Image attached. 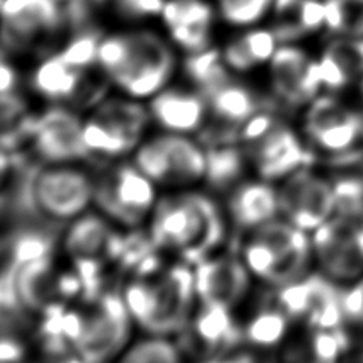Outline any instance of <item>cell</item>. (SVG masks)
I'll use <instances>...</instances> for the list:
<instances>
[{
	"label": "cell",
	"mask_w": 363,
	"mask_h": 363,
	"mask_svg": "<svg viewBox=\"0 0 363 363\" xmlns=\"http://www.w3.org/2000/svg\"><path fill=\"white\" fill-rule=\"evenodd\" d=\"M216 15L234 29L258 26L272 13L274 0H215Z\"/></svg>",
	"instance_id": "1f68e13d"
},
{
	"label": "cell",
	"mask_w": 363,
	"mask_h": 363,
	"mask_svg": "<svg viewBox=\"0 0 363 363\" xmlns=\"http://www.w3.org/2000/svg\"><path fill=\"white\" fill-rule=\"evenodd\" d=\"M62 23L58 0H5L0 9V47L9 56L33 52Z\"/></svg>",
	"instance_id": "ac0fdd59"
},
{
	"label": "cell",
	"mask_w": 363,
	"mask_h": 363,
	"mask_svg": "<svg viewBox=\"0 0 363 363\" xmlns=\"http://www.w3.org/2000/svg\"><path fill=\"white\" fill-rule=\"evenodd\" d=\"M243 346L262 354H277L298 327L272 299L271 290L256 288L252 301L240 312Z\"/></svg>",
	"instance_id": "7402d4cb"
},
{
	"label": "cell",
	"mask_w": 363,
	"mask_h": 363,
	"mask_svg": "<svg viewBox=\"0 0 363 363\" xmlns=\"http://www.w3.org/2000/svg\"><path fill=\"white\" fill-rule=\"evenodd\" d=\"M194 272L200 303H220L242 312L258 288L233 248H224L197 262Z\"/></svg>",
	"instance_id": "d6986e66"
},
{
	"label": "cell",
	"mask_w": 363,
	"mask_h": 363,
	"mask_svg": "<svg viewBox=\"0 0 363 363\" xmlns=\"http://www.w3.org/2000/svg\"><path fill=\"white\" fill-rule=\"evenodd\" d=\"M355 91H357V99H359L360 104L363 106V79H362V82L359 84V86L355 89Z\"/></svg>",
	"instance_id": "60d3db41"
},
{
	"label": "cell",
	"mask_w": 363,
	"mask_h": 363,
	"mask_svg": "<svg viewBox=\"0 0 363 363\" xmlns=\"http://www.w3.org/2000/svg\"><path fill=\"white\" fill-rule=\"evenodd\" d=\"M239 255L258 286L277 288L315 269L311 234L284 218L235 237L229 247Z\"/></svg>",
	"instance_id": "277c9868"
},
{
	"label": "cell",
	"mask_w": 363,
	"mask_h": 363,
	"mask_svg": "<svg viewBox=\"0 0 363 363\" xmlns=\"http://www.w3.org/2000/svg\"><path fill=\"white\" fill-rule=\"evenodd\" d=\"M242 147L252 174L275 184L299 168L318 164L293 117H284L266 136Z\"/></svg>",
	"instance_id": "2e32d148"
},
{
	"label": "cell",
	"mask_w": 363,
	"mask_h": 363,
	"mask_svg": "<svg viewBox=\"0 0 363 363\" xmlns=\"http://www.w3.org/2000/svg\"><path fill=\"white\" fill-rule=\"evenodd\" d=\"M85 112L67 104H39L29 123L26 154L37 165L89 164L82 128Z\"/></svg>",
	"instance_id": "30bf717a"
},
{
	"label": "cell",
	"mask_w": 363,
	"mask_h": 363,
	"mask_svg": "<svg viewBox=\"0 0 363 363\" xmlns=\"http://www.w3.org/2000/svg\"><path fill=\"white\" fill-rule=\"evenodd\" d=\"M144 229L160 253L191 266L228 248L233 235L223 200L205 187L165 191Z\"/></svg>",
	"instance_id": "6da1fadb"
},
{
	"label": "cell",
	"mask_w": 363,
	"mask_h": 363,
	"mask_svg": "<svg viewBox=\"0 0 363 363\" xmlns=\"http://www.w3.org/2000/svg\"><path fill=\"white\" fill-rule=\"evenodd\" d=\"M184 82L196 86L205 98L221 84L234 76L223 60L221 47L213 45L202 52L184 55L179 67Z\"/></svg>",
	"instance_id": "83f0119b"
},
{
	"label": "cell",
	"mask_w": 363,
	"mask_h": 363,
	"mask_svg": "<svg viewBox=\"0 0 363 363\" xmlns=\"http://www.w3.org/2000/svg\"><path fill=\"white\" fill-rule=\"evenodd\" d=\"M189 360L221 355L243 347L240 312L220 303H200L187 328L177 336Z\"/></svg>",
	"instance_id": "e0dca14e"
},
{
	"label": "cell",
	"mask_w": 363,
	"mask_h": 363,
	"mask_svg": "<svg viewBox=\"0 0 363 363\" xmlns=\"http://www.w3.org/2000/svg\"><path fill=\"white\" fill-rule=\"evenodd\" d=\"M170 39L143 29L131 33V52L127 62L108 82L118 95L147 103L179 76L181 61Z\"/></svg>",
	"instance_id": "9c48e42d"
},
{
	"label": "cell",
	"mask_w": 363,
	"mask_h": 363,
	"mask_svg": "<svg viewBox=\"0 0 363 363\" xmlns=\"http://www.w3.org/2000/svg\"><path fill=\"white\" fill-rule=\"evenodd\" d=\"M211 121L239 128L264 108H277L264 86L250 84L248 77L233 76L206 95ZM280 111V109H279ZM281 112V111H280Z\"/></svg>",
	"instance_id": "cb8c5ba5"
},
{
	"label": "cell",
	"mask_w": 363,
	"mask_h": 363,
	"mask_svg": "<svg viewBox=\"0 0 363 363\" xmlns=\"http://www.w3.org/2000/svg\"><path fill=\"white\" fill-rule=\"evenodd\" d=\"M299 26H301L304 37L327 30V5H325V0H301Z\"/></svg>",
	"instance_id": "e575fe53"
},
{
	"label": "cell",
	"mask_w": 363,
	"mask_h": 363,
	"mask_svg": "<svg viewBox=\"0 0 363 363\" xmlns=\"http://www.w3.org/2000/svg\"><path fill=\"white\" fill-rule=\"evenodd\" d=\"M4 2H5V0H0V9H2V5H4Z\"/></svg>",
	"instance_id": "ee69618b"
},
{
	"label": "cell",
	"mask_w": 363,
	"mask_h": 363,
	"mask_svg": "<svg viewBox=\"0 0 363 363\" xmlns=\"http://www.w3.org/2000/svg\"><path fill=\"white\" fill-rule=\"evenodd\" d=\"M216 10L208 0H165L160 13L165 29H213Z\"/></svg>",
	"instance_id": "f546056e"
},
{
	"label": "cell",
	"mask_w": 363,
	"mask_h": 363,
	"mask_svg": "<svg viewBox=\"0 0 363 363\" xmlns=\"http://www.w3.org/2000/svg\"><path fill=\"white\" fill-rule=\"evenodd\" d=\"M208 165L203 187L218 197H223L243 178L252 174L247 154L239 143L205 146Z\"/></svg>",
	"instance_id": "4316f807"
},
{
	"label": "cell",
	"mask_w": 363,
	"mask_h": 363,
	"mask_svg": "<svg viewBox=\"0 0 363 363\" xmlns=\"http://www.w3.org/2000/svg\"><path fill=\"white\" fill-rule=\"evenodd\" d=\"M93 2H96V4H104V2H108V0H93Z\"/></svg>",
	"instance_id": "b9f144b4"
},
{
	"label": "cell",
	"mask_w": 363,
	"mask_h": 363,
	"mask_svg": "<svg viewBox=\"0 0 363 363\" xmlns=\"http://www.w3.org/2000/svg\"><path fill=\"white\" fill-rule=\"evenodd\" d=\"M136 335L117 284L85 306V328L74 352L86 363H114Z\"/></svg>",
	"instance_id": "8fae6325"
},
{
	"label": "cell",
	"mask_w": 363,
	"mask_h": 363,
	"mask_svg": "<svg viewBox=\"0 0 363 363\" xmlns=\"http://www.w3.org/2000/svg\"><path fill=\"white\" fill-rule=\"evenodd\" d=\"M130 159L164 192L203 187L208 157L197 136L152 130Z\"/></svg>",
	"instance_id": "52a82bcc"
},
{
	"label": "cell",
	"mask_w": 363,
	"mask_h": 363,
	"mask_svg": "<svg viewBox=\"0 0 363 363\" xmlns=\"http://www.w3.org/2000/svg\"><path fill=\"white\" fill-rule=\"evenodd\" d=\"M315 269L340 286L363 277V218L331 216L311 234Z\"/></svg>",
	"instance_id": "9a60e30c"
},
{
	"label": "cell",
	"mask_w": 363,
	"mask_h": 363,
	"mask_svg": "<svg viewBox=\"0 0 363 363\" xmlns=\"http://www.w3.org/2000/svg\"><path fill=\"white\" fill-rule=\"evenodd\" d=\"M118 229L98 210L86 211L61 229L60 256L66 262L104 259L111 264V245Z\"/></svg>",
	"instance_id": "603a6c76"
},
{
	"label": "cell",
	"mask_w": 363,
	"mask_h": 363,
	"mask_svg": "<svg viewBox=\"0 0 363 363\" xmlns=\"http://www.w3.org/2000/svg\"><path fill=\"white\" fill-rule=\"evenodd\" d=\"M269 290L275 304L290 315L298 328L327 330L344 327L342 286L325 277L317 269L304 277Z\"/></svg>",
	"instance_id": "7c38bea8"
},
{
	"label": "cell",
	"mask_w": 363,
	"mask_h": 363,
	"mask_svg": "<svg viewBox=\"0 0 363 363\" xmlns=\"http://www.w3.org/2000/svg\"><path fill=\"white\" fill-rule=\"evenodd\" d=\"M277 355L280 363H327L317 359L311 352L299 330H296L295 335L284 344V347L279 350Z\"/></svg>",
	"instance_id": "d590c367"
},
{
	"label": "cell",
	"mask_w": 363,
	"mask_h": 363,
	"mask_svg": "<svg viewBox=\"0 0 363 363\" xmlns=\"http://www.w3.org/2000/svg\"><path fill=\"white\" fill-rule=\"evenodd\" d=\"M264 71L266 91L288 117L296 118L299 111L323 91L317 56L298 42L280 43Z\"/></svg>",
	"instance_id": "4fadbf2b"
},
{
	"label": "cell",
	"mask_w": 363,
	"mask_h": 363,
	"mask_svg": "<svg viewBox=\"0 0 363 363\" xmlns=\"http://www.w3.org/2000/svg\"><path fill=\"white\" fill-rule=\"evenodd\" d=\"M116 4L122 15L141 20V18L160 16L165 0H116Z\"/></svg>",
	"instance_id": "8d00e7d4"
},
{
	"label": "cell",
	"mask_w": 363,
	"mask_h": 363,
	"mask_svg": "<svg viewBox=\"0 0 363 363\" xmlns=\"http://www.w3.org/2000/svg\"><path fill=\"white\" fill-rule=\"evenodd\" d=\"M146 106L152 130L164 133L199 136L211 118L203 93L184 80L173 82Z\"/></svg>",
	"instance_id": "ffe728a7"
},
{
	"label": "cell",
	"mask_w": 363,
	"mask_h": 363,
	"mask_svg": "<svg viewBox=\"0 0 363 363\" xmlns=\"http://www.w3.org/2000/svg\"><path fill=\"white\" fill-rule=\"evenodd\" d=\"M60 267L58 256H55L21 264L11 271V285L16 301L34 320L48 306L61 301L56 286Z\"/></svg>",
	"instance_id": "484cf974"
},
{
	"label": "cell",
	"mask_w": 363,
	"mask_h": 363,
	"mask_svg": "<svg viewBox=\"0 0 363 363\" xmlns=\"http://www.w3.org/2000/svg\"><path fill=\"white\" fill-rule=\"evenodd\" d=\"M280 216L312 234L336 213L333 179L320 164L308 165L277 183Z\"/></svg>",
	"instance_id": "5bb4252c"
},
{
	"label": "cell",
	"mask_w": 363,
	"mask_h": 363,
	"mask_svg": "<svg viewBox=\"0 0 363 363\" xmlns=\"http://www.w3.org/2000/svg\"><path fill=\"white\" fill-rule=\"evenodd\" d=\"M114 363H191L177 337L138 333Z\"/></svg>",
	"instance_id": "f1b7e54d"
},
{
	"label": "cell",
	"mask_w": 363,
	"mask_h": 363,
	"mask_svg": "<svg viewBox=\"0 0 363 363\" xmlns=\"http://www.w3.org/2000/svg\"><path fill=\"white\" fill-rule=\"evenodd\" d=\"M9 187L24 216L62 229L95 208L96 170L90 164L30 162L15 173Z\"/></svg>",
	"instance_id": "7a4b0ae2"
},
{
	"label": "cell",
	"mask_w": 363,
	"mask_h": 363,
	"mask_svg": "<svg viewBox=\"0 0 363 363\" xmlns=\"http://www.w3.org/2000/svg\"><path fill=\"white\" fill-rule=\"evenodd\" d=\"M280 43L272 26L258 24L240 30L220 47L223 60L234 76L252 77L256 72L264 71Z\"/></svg>",
	"instance_id": "d4e9b609"
},
{
	"label": "cell",
	"mask_w": 363,
	"mask_h": 363,
	"mask_svg": "<svg viewBox=\"0 0 363 363\" xmlns=\"http://www.w3.org/2000/svg\"><path fill=\"white\" fill-rule=\"evenodd\" d=\"M296 123L323 167L344 165L363 155V106L357 98L322 91L299 111Z\"/></svg>",
	"instance_id": "5b68a950"
},
{
	"label": "cell",
	"mask_w": 363,
	"mask_h": 363,
	"mask_svg": "<svg viewBox=\"0 0 363 363\" xmlns=\"http://www.w3.org/2000/svg\"><path fill=\"white\" fill-rule=\"evenodd\" d=\"M151 131L146 103L112 91L95 108L85 112L82 140L89 164L101 167L130 159Z\"/></svg>",
	"instance_id": "8992f818"
},
{
	"label": "cell",
	"mask_w": 363,
	"mask_h": 363,
	"mask_svg": "<svg viewBox=\"0 0 363 363\" xmlns=\"http://www.w3.org/2000/svg\"><path fill=\"white\" fill-rule=\"evenodd\" d=\"M221 200L233 234L230 240L280 218L277 184L255 174L243 178Z\"/></svg>",
	"instance_id": "44dd1931"
},
{
	"label": "cell",
	"mask_w": 363,
	"mask_h": 363,
	"mask_svg": "<svg viewBox=\"0 0 363 363\" xmlns=\"http://www.w3.org/2000/svg\"><path fill=\"white\" fill-rule=\"evenodd\" d=\"M259 355L261 352H256V350L243 346L233 350V352L205 357V359L192 360L191 363H258Z\"/></svg>",
	"instance_id": "f35d334b"
},
{
	"label": "cell",
	"mask_w": 363,
	"mask_h": 363,
	"mask_svg": "<svg viewBox=\"0 0 363 363\" xmlns=\"http://www.w3.org/2000/svg\"><path fill=\"white\" fill-rule=\"evenodd\" d=\"M4 55H7V53H5L4 50H2V47H0V56H4Z\"/></svg>",
	"instance_id": "7bdbcfd3"
},
{
	"label": "cell",
	"mask_w": 363,
	"mask_h": 363,
	"mask_svg": "<svg viewBox=\"0 0 363 363\" xmlns=\"http://www.w3.org/2000/svg\"><path fill=\"white\" fill-rule=\"evenodd\" d=\"M341 363H363V346H352Z\"/></svg>",
	"instance_id": "ab89813d"
},
{
	"label": "cell",
	"mask_w": 363,
	"mask_h": 363,
	"mask_svg": "<svg viewBox=\"0 0 363 363\" xmlns=\"http://www.w3.org/2000/svg\"><path fill=\"white\" fill-rule=\"evenodd\" d=\"M95 210L125 230L144 229L164 191L131 159L95 167Z\"/></svg>",
	"instance_id": "ba28073f"
},
{
	"label": "cell",
	"mask_w": 363,
	"mask_h": 363,
	"mask_svg": "<svg viewBox=\"0 0 363 363\" xmlns=\"http://www.w3.org/2000/svg\"><path fill=\"white\" fill-rule=\"evenodd\" d=\"M24 90V74L11 60V56H0V95H9Z\"/></svg>",
	"instance_id": "74e56055"
},
{
	"label": "cell",
	"mask_w": 363,
	"mask_h": 363,
	"mask_svg": "<svg viewBox=\"0 0 363 363\" xmlns=\"http://www.w3.org/2000/svg\"><path fill=\"white\" fill-rule=\"evenodd\" d=\"M138 333L177 337L187 328L199 304L194 266L170 259L151 277L125 275L118 284Z\"/></svg>",
	"instance_id": "3957f363"
},
{
	"label": "cell",
	"mask_w": 363,
	"mask_h": 363,
	"mask_svg": "<svg viewBox=\"0 0 363 363\" xmlns=\"http://www.w3.org/2000/svg\"><path fill=\"white\" fill-rule=\"evenodd\" d=\"M341 308L344 327L352 336L354 346H363V277L342 286Z\"/></svg>",
	"instance_id": "836d02e7"
},
{
	"label": "cell",
	"mask_w": 363,
	"mask_h": 363,
	"mask_svg": "<svg viewBox=\"0 0 363 363\" xmlns=\"http://www.w3.org/2000/svg\"><path fill=\"white\" fill-rule=\"evenodd\" d=\"M101 37L103 34L95 28H77L71 34V37H69L58 50H55V52L60 55V58L65 61L66 65L77 69V71H98V48Z\"/></svg>",
	"instance_id": "4dcf8cb0"
},
{
	"label": "cell",
	"mask_w": 363,
	"mask_h": 363,
	"mask_svg": "<svg viewBox=\"0 0 363 363\" xmlns=\"http://www.w3.org/2000/svg\"><path fill=\"white\" fill-rule=\"evenodd\" d=\"M331 37H363V0H325Z\"/></svg>",
	"instance_id": "d6a6232c"
}]
</instances>
